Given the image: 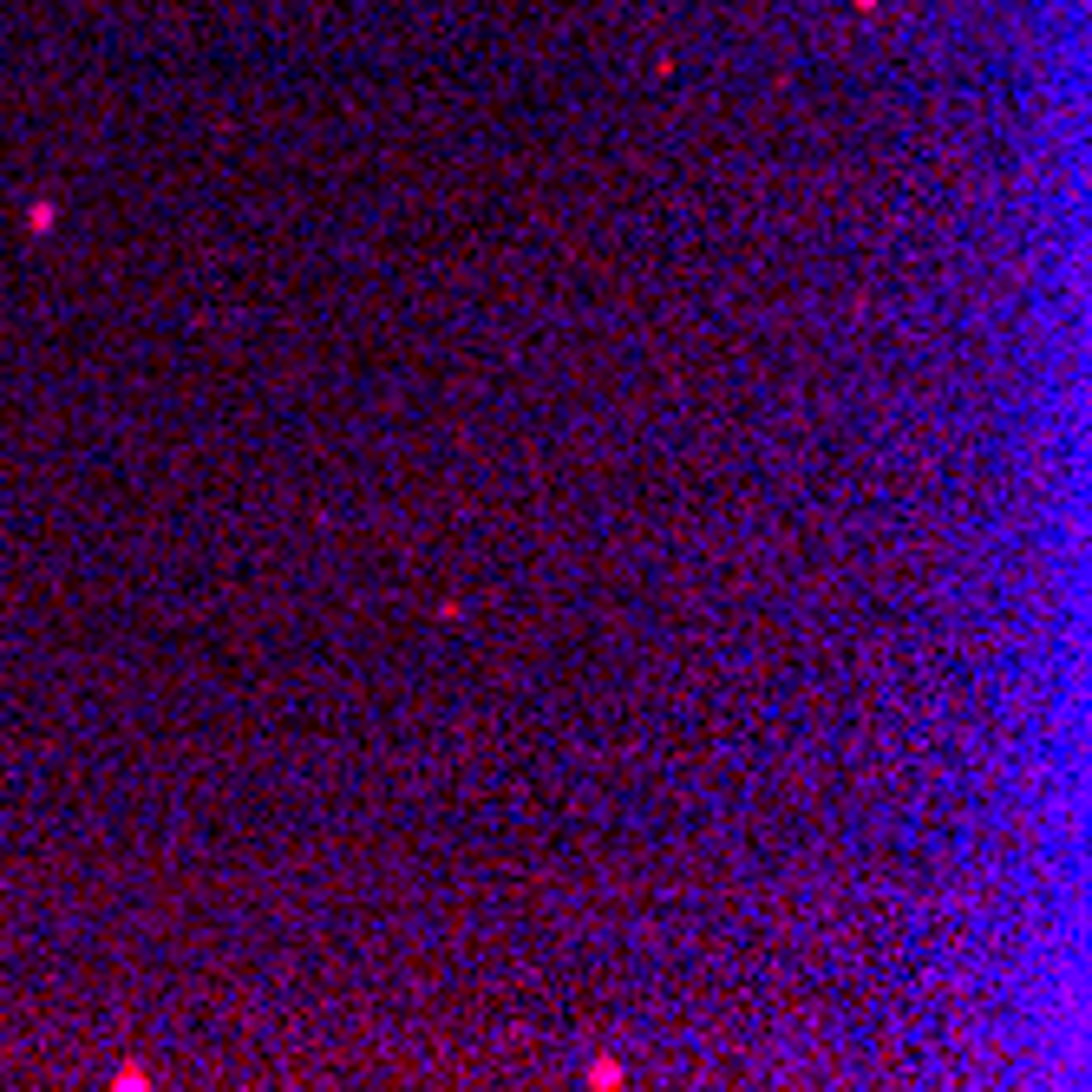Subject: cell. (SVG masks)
I'll return each mask as SVG.
<instances>
[{
	"label": "cell",
	"instance_id": "cell-1",
	"mask_svg": "<svg viewBox=\"0 0 1092 1092\" xmlns=\"http://www.w3.org/2000/svg\"><path fill=\"white\" fill-rule=\"evenodd\" d=\"M615 1079H622V1073H615L609 1060H595V1066H589V1086H615Z\"/></svg>",
	"mask_w": 1092,
	"mask_h": 1092
}]
</instances>
